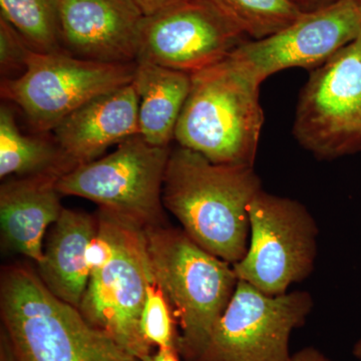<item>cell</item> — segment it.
<instances>
[{
  "label": "cell",
  "mask_w": 361,
  "mask_h": 361,
  "mask_svg": "<svg viewBox=\"0 0 361 361\" xmlns=\"http://www.w3.org/2000/svg\"><path fill=\"white\" fill-rule=\"evenodd\" d=\"M260 190L254 167L212 163L179 146L171 149L161 200L195 243L234 265L248 248L249 205Z\"/></svg>",
  "instance_id": "cell-1"
},
{
  "label": "cell",
  "mask_w": 361,
  "mask_h": 361,
  "mask_svg": "<svg viewBox=\"0 0 361 361\" xmlns=\"http://www.w3.org/2000/svg\"><path fill=\"white\" fill-rule=\"evenodd\" d=\"M96 215L89 282L78 310L130 355L146 360L154 353L140 327L147 287L154 279L146 228L106 209L99 208Z\"/></svg>",
  "instance_id": "cell-2"
},
{
  "label": "cell",
  "mask_w": 361,
  "mask_h": 361,
  "mask_svg": "<svg viewBox=\"0 0 361 361\" xmlns=\"http://www.w3.org/2000/svg\"><path fill=\"white\" fill-rule=\"evenodd\" d=\"M0 315L16 361H140L26 265L2 269Z\"/></svg>",
  "instance_id": "cell-3"
},
{
  "label": "cell",
  "mask_w": 361,
  "mask_h": 361,
  "mask_svg": "<svg viewBox=\"0 0 361 361\" xmlns=\"http://www.w3.org/2000/svg\"><path fill=\"white\" fill-rule=\"evenodd\" d=\"M261 84L231 56L192 73L176 141L212 163L254 167L264 123L259 99Z\"/></svg>",
  "instance_id": "cell-4"
},
{
  "label": "cell",
  "mask_w": 361,
  "mask_h": 361,
  "mask_svg": "<svg viewBox=\"0 0 361 361\" xmlns=\"http://www.w3.org/2000/svg\"><path fill=\"white\" fill-rule=\"evenodd\" d=\"M152 272L179 325V355L197 361L238 284L230 263L206 251L183 231L146 228Z\"/></svg>",
  "instance_id": "cell-5"
},
{
  "label": "cell",
  "mask_w": 361,
  "mask_h": 361,
  "mask_svg": "<svg viewBox=\"0 0 361 361\" xmlns=\"http://www.w3.org/2000/svg\"><path fill=\"white\" fill-rule=\"evenodd\" d=\"M135 63L90 61L65 51H32L20 77L1 80L0 92L16 104L37 134L52 132L87 102L132 84Z\"/></svg>",
  "instance_id": "cell-6"
},
{
  "label": "cell",
  "mask_w": 361,
  "mask_h": 361,
  "mask_svg": "<svg viewBox=\"0 0 361 361\" xmlns=\"http://www.w3.org/2000/svg\"><path fill=\"white\" fill-rule=\"evenodd\" d=\"M250 239L233 265L238 280L268 295L287 293L314 269L317 223L300 202L260 190L249 205Z\"/></svg>",
  "instance_id": "cell-7"
},
{
  "label": "cell",
  "mask_w": 361,
  "mask_h": 361,
  "mask_svg": "<svg viewBox=\"0 0 361 361\" xmlns=\"http://www.w3.org/2000/svg\"><path fill=\"white\" fill-rule=\"evenodd\" d=\"M171 149L135 135L110 155L61 176L59 191L94 202L145 228L164 224L161 193Z\"/></svg>",
  "instance_id": "cell-8"
},
{
  "label": "cell",
  "mask_w": 361,
  "mask_h": 361,
  "mask_svg": "<svg viewBox=\"0 0 361 361\" xmlns=\"http://www.w3.org/2000/svg\"><path fill=\"white\" fill-rule=\"evenodd\" d=\"M293 134L316 158L361 151V35L311 73L297 104Z\"/></svg>",
  "instance_id": "cell-9"
},
{
  "label": "cell",
  "mask_w": 361,
  "mask_h": 361,
  "mask_svg": "<svg viewBox=\"0 0 361 361\" xmlns=\"http://www.w3.org/2000/svg\"><path fill=\"white\" fill-rule=\"evenodd\" d=\"M312 308L310 292L268 295L238 280L197 361H289L292 332Z\"/></svg>",
  "instance_id": "cell-10"
},
{
  "label": "cell",
  "mask_w": 361,
  "mask_h": 361,
  "mask_svg": "<svg viewBox=\"0 0 361 361\" xmlns=\"http://www.w3.org/2000/svg\"><path fill=\"white\" fill-rule=\"evenodd\" d=\"M247 40L213 0H187L145 16L137 61L192 75L224 61Z\"/></svg>",
  "instance_id": "cell-11"
},
{
  "label": "cell",
  "mask_w": 361,
  "mask_h": 361,
  "mask_svg": "<svg viewBox=\"0 0 361 361\" xmlns=\"http://www.w3.org/2000/svg\"><path fill=\"white\" fill-rule=\"evenodd\" d=\"M361 16L355 0L302 13L288 26L265 39H248L230 56L260 80L291 68H317L357 39Z\"/></svg>",
  "instance_id": "cell-12"
},
{
  "label": "cell",
  "mask_w": 361,
  "mask_h": 361,
  "mask_svg": "<svg viewBox=\"0 0 361 361\" xmlns=\"http://www.w3.org/2000/svg\"><path fill=\"white\" fill-rule=\"evenodd\" d=\"M144 18L135 0H63L61 45L78 58L134 63Z\"/></svg>",
  "instance_id": "cell-13"
},
{
  "label": "cell",
  "mask_w": 361,
  "mask_h": 361,
  "mask_svg": "<svg viewBox=\"0 0 361 361\" xmlns=\"http://www.w3.org/2000/svg\"><path fill=\"white\" fill-rule=\"evenodd\" d=\"M52 133L71 171L97 160L113 145L139 135V97L134 84L87 102Z\"/></svg>",
  "instance_id": "cell-14"
},
{
  "label": "cell",
  "mask_w": 361,
  "mask_h": 361,
  "mask_svg": "<svg viewBox=\"0 0 361 361\" xmlns=\"http://www.w3.org/2000/svg\"><path fill=\"white\" fill-rule=\"evenodd\" d=\"M61 177L56 173L14 177L0 188L2 245L37 265L44 258L45 234L63 210Z\"/></svg>",
  "instance_id": "cell-15"
},
{
  "label": "cell",
  "mask_w": 361,
  "mask_h": 361,
  "mask_svg": "<svg viewBox=\"0 0 361 361\" xmlns=\"http://www.w3.org/2000/svg\"><path fill=\"white\" fill-rule=\"evenodd\" d=\"M97 227V215L63 208L49 230L44 258L37 265L49 290L78 310L89 282V249Z\"/></svg>",
  "instance_id": "cell-16"
},
{
  "label": "cell",
  "mask_w": 361,
  "mask_h": 361,
  "mask_svg": "<svg viewBox=\"0 0 361 361\" xmlns=\"http://www.w3.org/2000/svg\"><path fill=\"white\" fill-rule=\"evenodd\" d=\"M133 84L139 97V135L154 146L170 147L191 90V73L137 61Z\"/></svg>",
  "instance_id": "cell-17"
},
{
  "label": "cell",
  "mask_w": 361,
  "mask_h": 361,
  "mask_svg": "<svg viewBox=\"0 0 361 361\" xmlns=\"http://www.w3.org/2000/svg\"><path fill=\"white\" fill-rule=\"evenodd\" d=\"M71 169L54 140L44 135L23 134L13 111L0 108V178L56 173L65 175Z\"/></svg>",
  "instance_id": "cell-18"
},
{
  "label": "cell",
  "mask_w": 361,
  "mask_h": 361,
  "mask_svg": "<svg viewBox=\"0 0 361 361\" xmlns=\"http://www.w3.org/2000/svg\"><path fill=\"white\" fill-rule=\"evenodd\" d=\"M63 0H0V18L13 26L33 51H63Z\"/></svg>",
  "instance_id": "cell-19"
},
{
  "label": "cell",
  "mask_w": 361,
  "mask_h": 361,
  "mask_svg": "<svg viewBox=\"0 0 361 361\" xmlns=\"http://www.w3.org/2000/svg\"><path fill=\"white\" fill-rule=\"evenodd\" d=\"M252 40L283 30L302 14L289 0H213Z\"/></svg>",
  "instance_id": "cell-20"
},
{
  "label": "cell",
  "mask_w": 361,
  "mask_h": 361,
  "mask_svg": "<svg viewBox=\"0 0 361 361\" xmlns=\"http://www.w3.org/2000/svg\"><path fill=\"white\" fill-rule=\"evenodd\" d=\"M177 319L167 297L155 279L147 287L142 306L141 334L145 341L157 350H176L179 353L180 332Z\"/></svg>",
  "instance_id": "cell-21"
},
{
  "label": "cell",
  "mask_w": 361,
  "mask_h": 361,
  "mask_svg": "<svg viewBox=\"0 0 361 361\" xmlns=\"http://www.w3.org/2000/svg\"><path fill=\"white\" fill-rule=\"evenodd\" d=\"M32 51L33 49L20 32L0 18V71L2 80L13 78V73H18L20 75L25 71Z\"/></svg>",
  "instance_id": "cell-22"
},
{
  "label": "cell",
  "mask_w": 361,
  "mask_h": 361,
  "mask_svg": "<svg viewBox=\"0 0 361 361\" xmlns=\"http://www.w3.org/2000/svg\"><path fill=\"white\" fill-rule=\"evenodd\" d=\"M185 1L187 0H135L145 16H154Z\"/></svg>",
  "instance_id": "cell-23"
},
{
  "label": "cell",
  "mask_w": 361,
  "mask_h": 361,
  "mask_svg": "<svg viewBox=\"0 0 361 361\" xmlns=\"http://www.w3.org/2000/svg\"><path fill=\"white\" fill-rule=\"evenodd\" d=\"M302 13H312L334 6L341 0H289Z\"/></svg>",
  "instance_id": "cell-24"
},
{
  "label": "cell",
  "mask_w": 361,
  "mask_h": 361,
  "mask_svg": "<svg viewBox=\"0 0 361 361\" xmlns=\"http://www.w3.org/2000/svg\"><path fill=\"white\" fill-rule=\"evenodd\" d=\"M289 361H332L329 356L325 355L319 349L307 346L297 351L291 355Z\"/></svg>",
  "instance_id": "cell-25"
},
{
  "label": "cell",
  "mask_w": 361,
  "mask_h": 361,
  "mask_svg": "<svg viewBox=\"0 0 361 361\" xmlns=\"http://www.w3.org/2000/svg\"><path fill=\"white\" fill-rule=\"evenodd\" d=\"M144 361H182V358L176 350H157Z\"/></svg>",
  "instance_id": "cell-26"
},
{
  "label": "cell",
  "mask_w": 361,
  "mask_h": 361,
  "mask_svg": "<svg viewBox=\"0 0 361 361\" xmlns=\"http://www.w3.org/2000/svg\"><path fill=\"white\" fill-rule=\"evenodd\" d=\"M0 361H16L8 338L2 330L0 339Z\"/></svg>",
  "instance_id": "cell-27"
},
{
  "label": "cell",
  "mask_w": 361,
  "mask_h": 361,
  "mask_svg": "<svg viewBox=\"0 0 361 361\" xmlns=\"http://www.w3.org/2000/svg\"><path fill=\"white\" fill-rule=\"evenodd\" d=\"M353 355L356 360L361 361V337L355 342L353 348Z\"/></svg>",
  "instance_id": "cell-28"
},
{
  "label": "cell",
  "mask_w": 361,
  "mask_h": 361,
  "mask_svg": "<svg viewBox=\"0 0 361 361\" xmlns=\"http://www.w3.org/2000/svg\"><path fill=\"white\" fill-rule=\"evenodd\" d=\"M355 2L361 16V0H355Z\"/></svg>",
  "instance_id": "cell-29"
}]
</instances>
